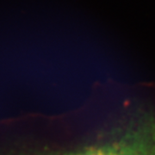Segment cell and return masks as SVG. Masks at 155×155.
I'll list each match as a JSON object with an SVG mask.
<instances>
[{
    "instance_id": "cell-1",
    "label": "cell",
    "mask_w": 155,
    "mask_h": 155,
    "mask_svg": "<svg viewBox=\"0 0 155 155\" xmlns=\"http://www.w3.org/2000/svg\"><path fill=\"white\" fill-rule=\"evenodd\" d=\"M49 155H155V122L140 121L105 143Z\"/></svg>"
}]
</instances>
